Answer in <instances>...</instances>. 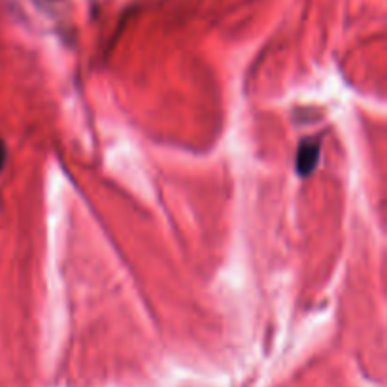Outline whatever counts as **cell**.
Returning a JSON list of instances; mask_svg holds the SVG:
<instances>
[{"mask_svg": "<svg viewBox=\"0 0 387 387\" xmlns=\"http://www.w3.org/2000/svg\"><path fill=\"white\" fill-rule=\"evenodd\" d=\"M318 155H320V148L318 146H302L299 153V170L302 174H308L310 170L318 163Z\"/></svg>", "mask_w": 387, "mask_h": 387, "instance_id": "1", "label": "cell"}]
</instances>
